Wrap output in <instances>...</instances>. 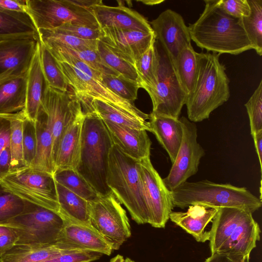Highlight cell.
<instances>
[{"instance_id": "6da1fadb", "label": "cell", "mask_w": 262, "mask_h": 262, "mask_svg": "<svg viewBox=\"0 0 262 262\" xmlns=\"http://www.w3.org/2000/svg\"><path fill=\"white\" fill-rule=\"evenodd\" d=\"M260 232L251 212L235 207L219 208L210 229L211 254L225 255L235 262H249Z\"/></svg>"}, {"instance_id": "7a4b0ae2", "label": "cell", "mask_w": 262, "mask_h": 262, "mask_svg": "<svg viewBox=\"0 0 262 262\" xmlns=\"http://www.w3.org/2000/svg\"><path fill=\"white\" fill-rule=\"evenodd\" d=\"M199 18L188 28L191 40L199 47L216 54L238 55L253 49L239 18L225 13L218 0H206Z\"/></svg>"}, {"instance_id": "3957f363", "label": "cell", "mask_w": 262, "mask_h": 262, "mask_svg": "<svg viewBox=\"0 0 262 262\" xmlns=\"http://www.w3.org/2000/svg\"><path fill=\"white\" fill-rule=\"evenodd\" d=\"M220 54L198 53V71L193 89L185 104L191 122H201L228 101L230 80L225 66L220 61Z\"/></svg>"}, {"instance_id": "277c9868", "label": "cell", "mask_w": 262, "mask_h": 262, "mask_svg": "<svg viewBox=\"0 0 262 262\" xmlns=\"http://www.w3.org/2000/svg\"><path fill=\"white\" fill-rule=\"evenodd\" d=\"M81 148L76 171L100 196L112 193L107 184L109 155L114 145L103 121L93 109L84 112Z\"/></svg>"}, {"instance_id": "5b68a950", "label": "cell", "mask_w": 262, "mask_h": 262, "mask_svg": "<svg viewBox=\"0 0 262 262\" xmlns=\"http://www.w3.org/2000/svg\"><path fill=\"white\" fill-rule=\"evenodd\" d=\"M170 192L173 206L182 209L199 204L217 208H238L253 213L262 205L261 200L246 187L207 180L186 181Z\"/></svg>"}, {"instance_id": "8992f818", "label": "cell", "mask_w": 262, "mask_h": 262, "mask_svg": "<svg viewBox=\"0 0 262 262\" xmlns=\"http://www.w3.org/2000/svg\"><path fill=\"white\" fill-rule=\"evenodd\" d=\"M51 53L57 60L69 88L79 98L82 105H87L93 99H98L149 120V114L142 112L134 104L121 98L106 88L102 82L101 73L72 56Z\"/></svg>"}, {"instance_id": "52a82bcc", "label": "cell", "mask_w": 262, "mask_h": 262, "mask_svg": "<svg viewBox=\"0 0 262 262\" xmlns=\"http://www.w3.org/2000/svg\"><path fill=\"white\" fill-rule=\"evenodd\" d=\"M138 163L114 144L109 155L107 184L136 223L149 224V212Z\"/></svg>"}, {"instance_id": "ba28073f", "label": "cell", "mask_w": 262, "mask_h": 262, "mask_svg": "<svg viewBox=\"0 0 262 262\" xmlns=\"http://www.w3.org/2000/svg\"><path fill=\"white\" fill-rule=\"evenodd\" d=\"M25 202L20 214L1 224L15 231L18 236L15 245L57 243L66 220L57 212Z\"/></svg>"}, {"instance_id": "9c48e42d", "label": "cell", "mask_w": 262, "mask_h": 262, "mask_svg": "<svg viewBox=\"0 0 262 262\" xmlns=\"http://www.w3.org/2000/svg\"><path fill=\"white\" fill-rule=\"evenodd\" d=\"M0 184L25 201L58 212L56 183L50 173L26 167L9 172Z\"/></svg>"}, {"instance_id": "30bf717a", "label": "cell", "mask_w": 262, "mask_h": 262, "mask_svg": "<svg viewBox=\"0 0 262 262\" xmlns=\"http://www.w3.org/2000/svg\"><path fill=\"white\" fill-rule=\"evenodd\" d=\"M26 6L37 31L55 29L66 23L100 28L92 10L75 5L72 0H26Z\"/></svg>"}, {"instance_id": "8fae6325", "label": "cell", "mask_w": 262, "mask_h": 262, "mask_svg": "<svg viewBox=\"0 0 262 262\" xmlns=\"http://www.w3.org/2000/svg\"><path fill=\"white\" fill-rule=\"evenodd\" d=\"M91 226L112 246L118 250L131 236L125 210L112 192L90 202Z\"/></svg>"}, {"instance_id": "7c38bea8", "label": "cell", "mask_w": 262, "mask_h": 262, "mask_svg": "<svg viewBox=\"0 0 262 262\" xmlns=\"http://www.w3.org/2000/svg\"><path fill=\"white\" fill-rule=\"evenodd\" d=\"M158 43L160 65L157 83L154 90L149 94L152 103L151 113L179 119L182 108L185 104L187 95L180 84L172 63Z\"/></svg>"}, {"instance_id": "4fadbf2b", "label": "cell", "mask_w": 262, "mask_h": 262, "mask_svg": "<svg viewBox=\"0 0 262 262\" xmlns=\"http://www.w3.org/2000/svg\"><path fill=\"white\" fill-rule=\"evenodd\" d=\"M40 106L46 115L52 135L54 161L59 140L64 131L85 114L80 100L70 88L62 91L48 86Z\"/></svg>"}, {"instance_id": "5bb4252c", "label": "cell", "mask_w": 262, "mask_h": 262, "mask_svg": "<svg viewBox=\"0 0 262 262\" xmlns=\"http://www.w3.org/2000/svg\"><path fill=\"white\" fill-rule=\"evenodd\" d=\"M179 120L183 133L182 142L168 176L163 179L170 191L196 173L200 160L205 155L197 140L198 129L195 123L183 116Z\"/></svg>"}, {"instance_id": "9a60e30c", "label": "cell", "mask_w": 262, "mask_h": 262, "mask_svg": "<svg viewBox=\"0 0 262 262\" xmlns=\"http://www.w3.org/2000/svg\"><path fill=\"white\" fill-rule=\"evenodd\" d=\"M138 167L149 212V224L164 228L174 207L170 191L154 167L150 157L138 161Z\"/></svg>"}, {"instance_id": "2e32d148", "label": "cell", "mask_w": 262, "mask_h": 262, "mask_svg": "<svg viewBox=\"0 0 262 262\" xmlns=\"http://www.w3.org/2000/svg\"><path fill=\"white\" fill-rule=\"evenodd\" d=\"M149 24L156 40L174 65L180 52L191 46L188 26L180 14L171 9L164 11Z\"/></svg>"}, {"instance_id": "e0dca14e", "label": "cell", "mask_w": 262, "mask_h": 262, "mask_svg": "<svg viewBox=\"0 0 262 262\" xmlns=\"http://www.w3.org/2000/svg\"><path fill=\"white\" fill-rule=\"evenodd\" d=\"M100 31L99 40L133 66L156 41L154 31L145 32L114 28H103Z\"/></svg>"}, {"instance_id": "ac0fdd59", "label": "cell", "mask_w": 262, "mask_h": 262, "mask_svg": "<svg viewBox=\"0 0 262 262\" xmlns=\"http://www.w3.org/2000/svg\"><path fill=\"white\" fill-rule=\"evenodd\" d=\"M39 40L32 37L0 41V80L27 74Z\"/></svg>"}, {"instance_id": "d6986e66", "label": "cell", "mask_w": 262, "mask_h": 262, "mask_svg": "<svg viewBox=\"0 0 262 262\" xmlns=\"http://www.w3.org/2000/svg\"><path fill=\"white\" fill-rule=\"evenodd\" d=\"M77 250L90 251L110 255L113 249L90 224L66 220L58 242Z\"/></svg>"}, {"instance_id": "ffe728a7", "label": "cell", "mask_w": 262, "mask_h": 262, "mask_svg": "<svg viewBox=\"0 0 262 262\" xmlns=\"http://www.w3.org/2000/svg\"><path fill=\"white\" fill-rule=\"evenodd\" d=\"M92 10L100 29L114 28L145 32L153 31L146 18L123 5L112 7L101 3L93 6Z\"/></svg>"}, {"instance_id": "44dd1931", "label": "cell", "mask_w": 262, "mask_h": 262, "mask_svg": "<svg viewBox=\"0 0 262 262\" xmlns=\"http://www.w3.org/2000/svg\"><path fill=\"white\" fill-rule=\"evenodd\" d=\"M103 121L114 144L124 154L138 161L150 157L151 142L147 131Z\"/></svg>"}, {"instance_id": "7402d4cb", "label": "cell", "mask_w": 262, "mask_h": 262, "mask_svg": "<svg viewBox=\"0 0 262 262\" xmlns=\"http://www.w3.org/2000/svg\"><path fill=\"white\" fill-rule=\"evenodd\" d=\"M186 211H172L170 220L191 235L198 242L209 240L210 229L207 227L212 222L218 208L202 205H192Z\"/></svg>"}, {"instance_id": "603a6c76", "label": "cell", "mask_w": 262, "mask_h": 262, "mask_svg": "<svg viewBox=\"0 0 262 262\" xmlns=\"http://www.w3.org/2000/svg\"><path fill=\"white\" fill-rule=\"evenodd\" d=\"M84 116L74 122L61 136L54 159V172L64 169L76 170L80 157Z\"/></svg>"}, {"instance_id": "cb8c5ba5", "label": "cell", "mask_w": 262, "mask_h": 262, "mask_svg": "<svg viewBox=\"0 0 262 262\" xmlns=\"http://www.w3.org/2000/svg\"><path fill=\"white\" fill-rule=\"evenodd\" d=\"M48 86L41 68L39 41L28 72L26 103L22 111L26 118L34 122H35Z\"/></svg>"}, {"instance_id": "d4e9b609", "label": "cell", "mask_w": 262, "mask_h": 262, "mask_svg": "<svg viewBox=\"0 0 262 262\" xmlns=\"http://www.w3.org/2000/svg\"><path fill=\"white\" fill-rule=\"evenodd\" d=\"M149 115L150 132L152 133L173 163L176 159L183 138V128L179 119Z\"/></svg>"}, {"instance_id": "484cf974", "label": "cell", "mask_w": 262, "mask_h": 262, "mask_svg": "<svg viewBox=\"0 0 262 262\" xmlns=\"http://www.w3.org/2000/svg\"><path fill=\"white\" fill-rule=\"evenodd\" d=\"M81 250L54 244L15 245L0 257V262H41L58 255Z\"/></svg>"}, {"instance_id": "4316f807", "label": "cell", "mask_w": 262, "mask_h": 262, "mask_svg": "<svg viewBox=\"0 0 262 262\" xmlns=\"http://www.w3.org/2000/svg\"><path fill=\"white\" fill-rule=\"evenodd\" d=\"M28 73L0 80V114L16 113L26 106Z\"/></svg>"}, {"instance_id": "83f0119b", "label": "cell", "mask_w": 262, "mask_h": 262, "mask_svg": "<svg viewBox=\"0 0 262 262\" xmlns=\"http://www.w3.org/2000/svg\"><path fill=\"white\" fill-rule=\"evenodd\" d=\"M37 148L34 161L31 165L35 169L54 173L53 156V138L47 122L46 115L40 107L35 122Z\"/></svg>"}, {"instance_id": "f1b7e54d", "label": "cell", "mask_w": 262, "mask_h": 262, "mask_svg": "<svg viewBox=\"0 0 262 262\" xmlns=\"http://www.w3.org/2000/svg\"><path fill=\"white\" fill-rule=\"evenodd\" d=\"M24 37L39 40L38 31L28 13L0 9V41Z\"/></svg>"}, {"instance_id": "f546056e", "label": "cell", "mask_w": 262, "mask_h": 262, "mask_svg": "<svg viewBox=\"0 0 262 262\" xmlns=\"http://www.w3.org/2000/svg\"><path fill=\"white\" fill-rule=\"evenodd\" d=\"M58 213L66 220L90 224V202L56 182Z\"/></svg>"}, {"instance_id": "4dcf8cb0", "label": "cell", "mask_w": 262, "mask_h": 262, "mask_svg": "<svg viewBox=\"0 0 262 262\" xmlns=\"http://www.w3.org/2000/svg\"><path fill=\"white\" fill-rule=\"evenodd\" d=\"M93 110L102 121L118 125L150 132L149 123L146 120L137 117L107 103L93 99L90 104Z\"/></svg>"}, {"instance_id": "1f68e13d", "label": "cell", "mask_w": 262, "mask_h": 262, "mask_svg": "<svg viewBox=\"0 0 262 262\" xmlns=\"http://www.w3.org/2000/svg\"><path fill=\"white\" fill-rule=\"evenodd\" d=\"M160 65V54L156 40L135 62V67L141 81V88L148 94L155 89Z\"/></svg>"}, {"instance_id": "d6a6232c", "label": "cell", "mask_w": 262, "mask_h": 262, "mask_svg": "<svg viewBox=\"0 0 262 262\" xmlns=\"http://www.w3.org/2000/svg\"><path fill=\"white\" fill-rule=\"evenodd\" d=\"M198 53L192 46L183 49L173 65L178 78L187 97L191 93L198 71Z\"/></svg>"}, {"instance_id": "836d02e7", "label": "cell", "mask_w": 262, "mask_h": 262, "mask_svg": "<svg viewBox=\"0 0 262 262\" xmlns=\"http://www.w3.org/2000/svg\"><path fill=\"white\" fill-rule=\"evenodd\" d=\"M40 43L45 46H61L74 50H97L99 40H86L58 32L53 29L38 30Z\"/></svg>"}, {"instance_id": "e575fe53", "label": "cell", "mask_w": 262, "mask_h": 262, "mask_svg": "<svg viewBox=\"0 0 262 262\" xmlns=\"http://www.w3.org/2000/svg\"><path fill=\"white\" fill-rule=\"evenodd\" d=\"M250 14L239 18L247 37L256 53L262 55V0H248Z\"/></svg>"}, {"instance_id": "d590c367", "label": "cell", "mask_w": 262, "mask_h": 262, "mask_svg": "<svg viewBox=\"0 0 262 262\" xmlns=\"http://www.w3.org/2000/svg\"><path fill=\"white\" fill-rule=\"evenodd\" d=\"M53 176L56 182L90 202L94 201L99 196L75 169L58 170L55 171Z\"/></svg>"}, {"instance_id": "8d00e7d4", "label": "cell", "mask_w": 262, "mask_h": 262, "mask_svg": "<svg viewBox=\"0 0 262 262\" xmlns=\"http://www.w3.org/2000/svg\"><path fill=\"white\" fill-rule=\"evenodd\" d=\"M25 117L22 111L10 114L11 133L9 147L11 154L10 172L28 167L23 157V125Z\"/></svg>"}, {"instance_id": "74e56055", "label": "cell", "mask_w": 262, "mask_h": 262, "mask_svg": "<svg viewBox=\"0 0 262 262\" xmlns=\"http://www.w3.org/2000/svg\"><path fill=\"white\" fill-rule=\"evenodd\" d=\"M40 57L42 71L48 85L62 91L68 90L70 88L57 60L46 47L40 43Z\"/></svg>"}, {"instance_id": "f35d334b", "label": "cell", "mask_w": 262, "mask_h": 262, "mask_svg": "<svg viewBox=\"0 0 262 262\" xmlns=\"http://www.w3.org/2000/svg\"><path fill=\"white\" fill-rule=\"evenodd\" d=\"M45 47L50 53H64L72 56L102 74L119 75L104 63L97 50H74L67 47L55 46Z\"/></svg>"}, {"instance_id": "ab89813d", "label": "cell", "mask_w": 262, "mask_h": 262, "mask_svg": "<svg viewBox=\"0 0 262 262\" xmlns=\"http://www.w3.org/2000/svg\"><path fill=\"white\" fill-rule=\"evenodd\" d=\"M104 85L121 98L134 104L137 99L141 85L138 82L128 79L121 75L101 74Z\"/></svg>"}, {"instance_id": "60d3db41", "label": "cell", "mask_w": 262, "mask_h": 262, "mask_svg": "<svg viewBox=\"0 0 262 262\" xmlns=\"http://www.w3.org/2000/svg\"><path fill=\"white\" fill-rule=\"evenodd\" d=\"M97 51L102 61L107 66L119 75L138 82L141 85L140 79L133 65L117 56L106 45L100 40Z\"/></svg>"}, {"instance_id": "b9f144b4", "label": "cell", "mask_w": 262, "mask_h": 262, "mask_svg": "<svg viewBox=\"0 0 262 262\" xmlns=\"http://www.w3.org/2000/svg\"><path fill=\"white\" fill-rule=\"evenodd\" d=\"M25 206V201L0 184V225L20 214Z\"/></svg>"}, {"instance_id": "7bdbcfd3", "label": "cell", "mask_w": 262, "mask_h": 262, "mask_svg": "<svg viewBox=\"0 0 262 262\" xmlns=\"http://www.w3.org/2000/svg\"><path fill=\"white\" fill-rule=\"evenodd\" d=\"M245 106L249 119L251 135L253 137L262 130V80Z\"/></svg>"}, {"instance_id": "ee69618b", "label": "cell", "mask_w": 262, "mask_h": 262, "mask_svg": "<svg viewBox=\"0 0 262 262\" xmlns=\"http://www.w3.org/2000/svg\"><path fill=\"white\" fill-rule=\"evenodd\" d=\"M23 157L26 165L31 166L37 148V136L35 122L25 117L23 125Z\"/></svg>"}, {"instance_id": "f6af8a7d", "label": "cell", "mask_w": 262, "mask_h": 262, "mask_svg": "<svg viewBox=\"0 0 262 262\" xmlns=\"http://www.w3.org/2000/svg\"><path fill=\"white\" fill-rule=\"evenodd\" d=\"M52 29L58 32L86 40H99L101 34L100 28H92L85 26L70 23L64 24Z\"/></svg>"}, {"instance_id": "bcb514c9", "label": "cell", "mask_w": 262, "mask_h": 262, "mask_svg": "<svg viewBox=\"0 0 262 262\" xmlns=\"http://www.w3.org/2000/svg\"><path fill=\"white\" fill-rule=\"evenodd\" d=\"M102 255L97 252L79 251L63 253L41 262H92L99 259Z\"/></svg>"}, {"instance_id": "7dc6e473", "label": "cell", "mask_w": 262, "mask_h": 262, "mask_svg": "<svg viewBox=\"0 0 262 262\" xmlns=\"http://www.w3.org/2000/svg\"><path fill=\"white\" fill-rule=\"evenodd\" d=\"M218 5L225 13L235 18L247 17L250 13L248 0H218Z\"/></svg>"}, {"instance_id": "c3c4849f", "label": "cell", "mask_w": 262, "mask_h": 262, "mask_svg": "<svg viewBox=\"0 0 262 262\" xmlns=\"http://www.w3.org/2000/svg\"><path fill=\"white\" fill-rule=\"evenodd\" d=\"M11 133L10 114H0V154L9 146Z\"/></svg>"}, {"instance_id": "681fc988", "label": "cell", "mask_w": 262, "mask_h": 262, "mask_svg": "<svg viewBox=\"0 0 262 262\" xmlns=\"http://www.w3.org/2000/svg\"><path fill=\"white\" fill-rule=\"evenodd\" d=\"M18 236L11 228L9 231L0 235V257L12 248L17 243Z\"/></svg>"}, {"instance_id": "f907efd6", "label": "cell", "mask_w": 262, "mask_h": 262, "mask_svg": "<svg viewBox=\"0 0 262 262\" xmlns=\"http://www.w3.org/2000/svg\"><path fill=\"white\" fill-rule=\"evenodd\" d=\"M0 9L27 13L26 0H0Z\"/></svg>"}, {"instance_id": "816d5d0a", "label": "cell", "mask_w": 262, "mask_h": 262, "mask_svg": "<svg viewBox=\"0 0 262 262\" xmlns=\"http://www.w3.org/2000/svg\"><path fill=\"white\" fill-rule=\"evenodd\" d=\"M11 163V150L10 147L8 146L0 154V180L10 172Z\"/></svg>"}, {"instance_id": "f5cc1de1", "label": "cell", "mask_w": 262, "mask_h": 262, "mask_svg": "<svg viewBox=\"0 0 262 262\" xmlns=\"http://www.w3.org/2000/svg\"><path fill=\"white\" fill-rule=\"evenodd\" d=\"M255 150L257 153L260 164V170H262V130L256 133L253 137Z\"/></svg>"}, {"instance_id": "db71d44e", "label": "cell", "mask_w": 262, "mask_h": 262, "mask_svg": "<svg viewBox=\"0 0 262 262\" xmlns=\"http://www.w3.org/2000/svg\"><path fill=\"white\" fill-rule=\"evenodd\" d=\"M204 262H235L227 256L218 254H211Z\"/></svg>"}, {"instance_id": "11a10c76", "label": "cell", "mask_w": 262, "mask_h": 262, "mask_svg": "<svg viewBox=\"0 0 262 262\" xmlns=\"http://www.w3.org/2000/svg\"><path fill=\"white\" fill-rule=\"evenodd\" d=\"M109 262H129V261L128 258L125 259L123 256L118 254L112 258Z\"/></svg>"}, {"instance_id": "9f6ffc18", "label": "cell", "mask_w": 262, "mask_h": 262, "mask_svg": "<svg viewBox=\"0 0 262 262\" xmlns=\"http://www.w3.org/2000/svg\"><path fill=\"white\" fill-rule=\"evenodd\" d=\"M164 1H158V0H150V1H140L139 2H142L147 5H156L163 3Z\"/></svg>"}, {"instance_id": "6f0895ef", "label": "cell", "mask_w": 262, "mask_h": 262, "mask_svg": "<svg viewBox=\"0 0 262 262\" xmlns=\"http://www.w3.org/2000/svg\"><path fill=\"white\" fill-rule=\"evenodd\" d=\"M11 229V227H10L5 226V225H0V235L9 231Z\"/></svg>"}, {"instance_id": "680465c9", "label": "cell", "mask_w": 262, "mask_h": 262, "mask_svg": "<svg viewBox=\"0 0 262 262\" xmlns=\"http://www.w3.org/2000/svg\"><path fill=\"white\" fill-rule=\"evenodd\" d=\"M128 261H129V262H135L129 258H128Z\"/></svg>"}]
</instances>
